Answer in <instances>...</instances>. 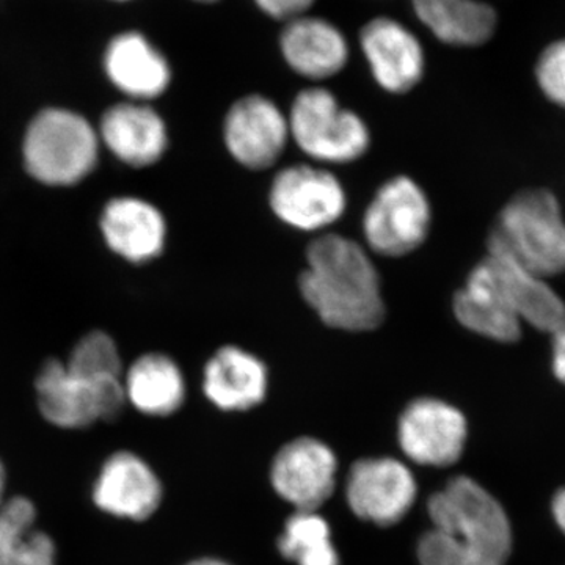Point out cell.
Returning <instances> with one entry per match:
<instances>
[{
  "label": "cell",
  "mask_w": 565,
  "mask_h": 565,
  "mask_svg": "<svg viewBox=\"0 0 565 565\" xmlns=\"http://www.w3.org/2000/svg\"><path fill=\"white\" fill-rule=\"evenodd\" d=\"M114 2H131V0H114Z\"/></svg>",
  "instance_id": "obj_34"
},
{
  "label": "cell",
  "mask_w": 565,
  "mask_h": 565,
  "mask_svg": "<svg viewBox=\"0 0 565 565\" xmlns=\"http://www.w3.org/2000/svg\"><path fill=\"white\" fill-rule=\"evenodd\" d=\"M534 77L545 99L565 110V39L553 41L541 52Z\"/></svg>",
  "instance_id": "obj_27"
},
{
  "label": "cell",
  "mask_w": 565,
  "mask_h": 565,
  "mask_svg": "<svg viewBox=\"0 0 565 565\" xmlns=\"http://www.w3.org/2000/svg\"><path fill=\"white\" fill-rule=\"evenodd\" d=\"M269 481L294 511H319L337 490L338 457L319 438H294L275 452Z\"/></svg>",
  "instance_id": "obj_12"
},
{
  "label": "cell",
  "mask_w": 565,
  "mask_h": 565,
  "mask_svg": "<svg viewBox=\"0 0 565 565\" xmlns=\"http://www.w3.org/2000/svg\"><path fill=\"white\" fill-rule=\"evenodd\" d=\"M104 70L115 87L136 103L151 102L169 90L172 68L143 33H118L104 54Z\"/></svg>",
  "instance_id": "obj_17"
},
{
  "label": "cell",
  "mask_w": 565,
  "mask_h": 565,
  "mask_svg": "<svg viewBox=\"0 0 565 565\" xmlns=\"http://www.w3.org/2000/svg\"><path fill=\"white\" fill-rule=\"evenodd\" d=\"M396 437L408 462L444 470L462 460L470 440V423L449 401L419 396L401 412Z\"/></svg>",
  "instance_id": "obj_9"
},
{
  "label": "cell",
  "mask_w": 565,
  "mask_h": 565,
  "mask_svg": "<svg viewBox=\"0 0 565 565\" xmlns=\"http://www.w3.org/2000/svg\"><path fill=\"white\" fill-rule=\"evenodd\" d=\"M299 275L303 302L329 329L371 333L386 321L382 278L362 243L340 233L318 234L305 250Z\"/></svg>",
  "instance_id": "obj_2"
},
{
  "label": "cell",
  "mask_w": 565,
  "mask_h": 565,
  "mask_svg": "<svg viewBox=\"0 0 565 565\" xmlns=\"http://www.w3.org/2000/svg\"><path fill=\"white\" fill-rule=\"evenodd\" d=\"M182 565H233L228 561L222 559V557L203 556L195 557V559L189 561V563Z\"/></svg>",
  "instance_id": "obj_31"
},
{
  "label": "cell",
  "mask_w": 565,
  "mask_h": 565,
  "mask_svg": "<svg viewBox=\"0 0 565 565\" xmlns=\"http://www.w3.org/2000/svg\"><path fill=\"white\" fill-rule=\"evenodd\" d=\"M267 203L282 225L297 232L322 234L344 217L348 192L332 170L300 162L275 173Z\"/></svg>",
  "instance_id": "obj_8"
},
{
  "label": "cell",
  "mask_w": 565,
  "mask_h": 565,
  "mask_svg": "<svg viewBox=\"0 0 565 565\" xmlns=\"http://www.w3.org/2000/svg\"><path fill=\"white\" fill-rule=\"evenodd\" d=\"M548 511L553 525L565 537V484L557 487L553 492L550 498Z\"/></svg>",
  "instance_id": "obj_30"
},
{
  "label": "cell",
  "mask_w": 565,
  "mask_h": 565,
  "mask_svg": "<svg viewBox=\"0 0 565 565\" xmlns=\"http://www.w3.org/2000/svg\"><path fill=\"white\" fill-rule=\"evenodd\" d=\"M102 228L111 250L129 263H150L166 248V217L154 204L141 199L111 200L104 210Z\"/></svg>",
  "instance_id": "obj_20"
},
{
  "label": "cell",
  "mask_w": 565,
  "mask_h": 565,
  "mask_svg": "<svg viewBox=\"0 0 565 565\" xmlns=\"http://www.w3.org/2000/svg\"><path fill=\"white\" fill-rule=\"evenodd\" d=\"M126 399L152 418L177 414L188 396L180 364L166 353L150 352L139 356L125 374Z\"/></svg>",
  "instance_id": "obj_22"
},
{
  "label": "cell",
  "mask_w": 565,
  "mask_h": 565,
  "mask_svg": "<svg viewBox=\"0 0 565 565\" xmlns=\"http://www.w3.org/2000/svg\"><path fill=\"white\" fill-rule=\"evenodd\" d=\"M418 20L448 46L478 47L493 39L498 11L486 0H412Z\"/></svg>",
  "instance_id": "obj_23"
},
{
  "label": "cell",
  "mask_w": 565,
  "mask_h": 565,
  "mask_svg": "<svg viewBox=\"0 0 565 565\" xmlns=\"http://www.w3.org/2000/svg\"><path fill=\"white\" fill-rule=\"evenodd\" d=\"M478 270V267H471L463 285L452 296V316L457 323L467 332L493 343H520L525 334V326L505 307Z\"/></svg>",
  "instance_id": "obj_21"
},
{
  "label": "cell",
  "mask_w": 565,
  "mask_h": 565,
  "mask_svg": "<svg viewBox=\"0 0 565 565\" xmlns=\"http://www.w3.org/2000/svg\"><path fill=\"white\" fill-rule=\"evenodd\" d=\"M195 2H200V3H215V2H218V0H195Z\"/></svg>",
  "instance_id": "obj_33"
},
{
  "label": "cell",
  "mask_w": 565,
  "mask_h": 565,
  "mask_svg": "<svg viewBox=\"0 0 565 565\" xmlns=\"http://www.w3.org/2000/svg\"><path fill=\"white\" fill-rule=\"evenodd\" d=\"M288 121L291 141L318 166L360 161L373 143V134L362 115L344 107L321 85L297 93Z\"/></svg>",
  "instance_id": "obj_4"
},
{
  "label": "cell",
  "mask_w": 565,
  "mask_h": 565,
  "mask_svg": "<svg viewBox=\"0 0 565 565\" xmlns=\"http://www.w3.org/2000/svg\"><path fill=\"white\" fill-rule=\"evenodd\" d=\"M102 134L109 150L136 169L154 166L169 148L166 121L143 103H121L110 107L104 114Z\"/></svg>",
  "instance_id": "obj_19"
},
{
  "label": "cell",
  "mask_w": 565,
  "mask_h": 565,
  "mask_svg": "<svg viewBox=\"0 0 565 565\" xmlns=\"http://www.w3.org/2000/svg\"><path fill=\"white\" fill-rule=\"evenodd\" d=\"M269 370L256 353L237 344L215 349L203 367V393L226 414L253 411L266 401Z\"/></svg>",
  "instance_id": "obj_16"
},
{
  "label": "cell",
  "mask_w": 565,
  "mask_h": 565,
  "mask_svg": "<svg viewBox=\"0 0 565 565\" xmlns=\"http://www.w3.org/2000/svg\"><path fill=\"white\" fill-rule=\"evenodd\" d=\"M434 210L422 184L408 174H396L379 185L363 214L364 247L371 255L399 259L427 243Z\"/></svg>",
  "instance_id": "obj_5"
},
{
  "label": "cell",
  "mask_w": 565,
  "mask_h": 565,
  "mask_svg": "<svg viewBox=\"0 0 565 565\" xmlns=\"http://www.w3.org/2000/svg\"><path fill=\"white\" fill-rule=\"evenodd\" d=\"M476 264L493 291L523 326L550 337L565 321V300L546 278L487 253Z\"/></svg>",
  "instance_id": "obj_14"
},
{
  "label": "cell",
  "mask_w": 565,
  "mask_h": 565,
  "mask_svg": "<svg viewBox=\"0 0 565 565\" xmlns=\"http://www.w3.org/2000/svg\"><path fill=\"white\" fill-rule=\"evenodd\" d=\"M277 548L294 565H341L332 527L318 511H294L278 535Z\"/></svg>",
  "instance_id": "obj_25"
},
{
  "label": "cell",
  "mask_w": 565,
  "mask_h": 565,
  "mask_svg": "<svg viewBox=\"0 0 565 565\" xmlns=\"http://www.w3.org/2000/svg\"><path fill=\"white\" fill-rule=\"evenodd\" d=\"M360 46L375 84L390 95H405L423 81V44L401 22L390 18L367 22L360 33Z\"/></svg>",
  "instance_id": "obj_15"
},
{
  "label": "cell",
  "mask_w": 565,
  "mask_h": 565,
  "mask_svg": "<svg viewBox=\"0 0 565 565\" xmlns=\"http://www.w3.org/2000/svg\"><path fill=\"white\" fill-rule=\"evenodd\" d=\"M222 140L237 166L266 172L277 166L291 141L288 114L267 96L245 95L226 110Z\"/></svg>",
  "instance_id": "obj_11"
},
{
  "label": "cell",
  "mask_w": 565,
  "mask_h": 565,
  "mask_svg": "<svg viewBox=\"0 0 565 565\" xmlns=\"http://www.w3.org/2000/svg\"><path fill=\"white\" fill-rule=\"evenodd\" d=\"M36 508L14 497L0 505V565H57V545L36 530Z\"/></svg>",
  "instance_id": "obj_24"
},
{
  "label": "cell",
  "mask_w": 565,
  "mask_h": 565,
  "mask_svg": "<svg viewBox=\"0 0 565 565\" xmlns=\"http://www.w3.org/2000/svg\"><path fill=\"white\" fill-rule=\"evenodd\" d=\"M430 526L418 537V565H509L515 531L500 498L473 476L457 475L427 501Z\"/></svg>",
  "instance_id": "obj_1"
},
{
  "label": "cell",
  "mask_w": 565,
  "mask_h": 565,
  "mask_svg": "<svg viewBox=\"0 0 565 565\" xmlns=\"http://www.w3.org/2000/svg\"><path fill=\"white\" fill-rule=\"evenodd\" d=\"M418 492L414 471L396 457H363L345 475V504L356 519L379 527L399 525L414 509Z\"/></svg>",
  "instance_id": "obj_10"
},
{
  "label": "cell",
  "mask_w": 565,
  "mask_h": 565,
  "mask_svg": "<svg viewBox=\"0 0 565 565\" xmlns=\"http://www.w3.org/2000/svg\"><path fill=\"white\" fill-rule=\"evenodd\" d=\"M487 255L501 256L552 280L565 274V215L546 188L516 191L497 212L486 237Z\"/></svg>",
  "instance_id": "obj_3"
},
{
  "label": "cell",
  "mask_w": 565,
  "mask_h": 565,
  "mask_svg": "<svg viewBox=\"0 0 565 565\" xmlns=\"http://www.w3.org/2000/svg\"><path fill=\"white\" fill-rule=\"evenodd\" d=\"M7 471L6 465L0 460V505L6 503Z\"/></svg>",
  "instance_id": "obj_32"
},
{
  "label": "cell",
  "mask_w": 565,
  "mask_h": 565,
  "mask_svg": "<svg viewBox=\"0 0 565 565\" xmlns=\"http://www.w3.org/2000/svg\"><path fill=\"white\" fill-rule=\"evenodd\" d=\"M93 504L115 519L145 522L161 508L163 486L147 460L132 451L107 457L92 490Z\"/></svg>",
  "instance_id": "obj_13"
},
{
  "label": "cell",
  "mask_w": 565,
  "mask_h": 565,
  "mask_svg": "<svg viewBox=\"0 0 565 565\" xmlns=\"http://www.w3.org/2000/svg\"><path fill=\"white\" fill-rule=\"evenodd\" d=\"M35 390L40 414L58 429H88L98 422H117L128 403L125 377L74 374L57 359L41 366Z\"/></svg>",
  "instance_id": "obj_7"
},
{
  "label": "cell",
  "mask_w": 565,
  "mask_h": 565,
  "mask_svg": "<svg viewBox=\"0 0 565 565\" xmlns=\"http://www.w3.org/2000/svg\"><path fill=\"white\" fill-rule=\"evenodd\" d=\"M286 65L303 79L323 82L338 76L349 62V44L340 29L321 18L286 22L280 35Z\"/></svg>",
  "instance_id": "obj_18"
},
{
  "label": "cell",
  "mask_w": 565,
  "mask_h": 565,
  "mask_svg": "<svg viewBox=\"0 0 565 565\" xmlns=\"http://www.w3.org/2000/svg\"><path fill=\"white\" fill-rule=\"evenodd\" d=\"M316 0H255L256 6L277 21H294L307 17Z\"/></svg>",
  "instance_id": "obj_28"
},
{
  "label": "cell",
  "mask_w": 565,
  "mask_h": 565,
  "mask_svg": "<svg viewBox=\"0 0 565 565\" xmlns=\"http://www.w3.org/2000/svg\"><path fill=\"white\" fill-rule=\"evenodd\" d=\"M25 169L47 185L84 180L98 161V137L90 122L74 111H40L24 140Z\"/></svg>",
  "instance_id": "obj_6"
},
{
  "label": "cell",
  "mask_w": 565,
  "mask_h": 565,
  "mask_svg": "<svg viewBox=\"0 0 565 565\" xmlns=\"http://www.w3.org/2000/svg\"><path fill=\"white\" fill-rule=\"evenodd\" d=\"M550 370L557 384L565 388V321L550 334Z\"/></svg>",
  "instance_id": "obj_29"
},
{
  "label": "cell",
  "mask_w": 565,
  "mask_h": 565,
  "mask_svg": "<svg viewBox=\"0 0 565 565\" xmlns=\"http://www.w3.org/2000/svg\"><path fill=\"white\" fill-rule=\"evenodd\" d=\"M68 371L93 379H122V363L117 344L109 334L92 332L85 334L71 352Z\"/></svg>",
  "instance_id": "obj_26"
}]
</instances>
